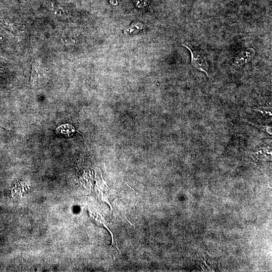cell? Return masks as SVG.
I'll return each mask as SVG.
<instances>
[{
  "instance_id": "cell-1",
  "label": "cell",
  "mask_w": 272,
  "mask_h": 272,
  "mask_svg": "<svg viewBox=\"0 0 272 272\" xmlns=\"http://www.w3.org/2000/svg\"><path fill=\"white\" fill-rule=\"evenodd\" d=\"M183 46L186 47L191 53L192 66L199 71L204 72L210 78L209 65L205 57L200 52L192 50L186 45H183Z\"/></svg>"
},
{
  "instance_id": "cell-2",
  "label": "cell",
  "mask_w": 272,
  "mask_h": 272,
  "mask_svg": "<svg viewBox=\"0 0 272 272\" xmlns=\"http://www.w3.org/2000/svg\"><path fill=\"white\" fill-rule=\"evenodd\" d=\"M246 55L245 57H243V55H241L240 56L237 57L235 61V65L236 66H240L243 65L248 62V60H250V58H252L255 55V50L253 49H249L246 52Z\"/></svg>"
},
{
  "instance_id": "cell-3",
  "label": "cell",
  "mask_w": 272,
  "mask_h": 272,
  "mask_svg": "<svg viewBox=\"0 0 272 272\" xmlns=\"http://www.w3.org/2000/svg\"><path fill=\"white\" fill-rule=\"evenodd\" d=\"M76 130L74 127L69 124H63L58 127L55 132L57 134H63L67 135L68 137L72 135Z\"/></svg>"
},
{
  "instance_id": "cell-4",
  "label": "cell",
  "mask_w": 272,
  "mask_h": 272,
  "mask_svg": "<svg viewBox=\"0 0 272 272\" xmlns=\"http://www.w3.org/2000/svg\"><path fill=\"white\" fill-rule=\"evenodd\" d=\"M250 124H251V125H253L254 126L257 127L258 129L260 130L261 131L267 133L270 135H272L271 133V128L269 127H268L267 126H262V125H256V124H252L250 122H249Z\"/></svg>"
}]
</instances>
